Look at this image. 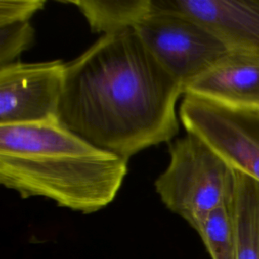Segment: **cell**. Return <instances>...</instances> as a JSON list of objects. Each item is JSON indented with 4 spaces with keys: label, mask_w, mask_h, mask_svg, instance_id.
<instances>
[{
    "label": "cell",
    "mask_w": 259,
    "mask_h": 259,
    "mask_svg": "<svg viewBox=\"0 0 259 259\" xmlns=\"http://www.w3.org/2000/svg\"><path fill=\"white\" fill-rule=\"evenodd\" d=\"M45 4V0H0V26L29 22Z\"/></svg>",
    "instance_id": "cell-13"
},
{
    "label": "cell",
    "mask_w": 259,
    "mask_h": 259,
    "mask_svg": "<svg viewBox=\"0 0 259 259\" xmlns=\"http://www.w3.org/2000/svg\"><path fill=\"white\" fill-rule=\"evenodd\" d=\"M179 118L234 170L259 181V108L237 107L184 94Z\"/></svg>",
    "instance_id": "cell-5"
},
{
    "label": "cell",
    "mask_w": 259,
    "mask_h": 259,
    "mask_svg": "<svg viewBox=\"0 0 259 259\" xmlns=\"http://www.w3.org/2000/svg\"><path fill=\"white\" fill-rule=\"evenodd\" d=\"M196 232L211 259H237L231 201L210 211Z\"/></svg>",
    "instance_id": "cell-11"
},
{
    "label": "cell",
    "mask_w": 259,
    "mask_h": 259,
    "mask_svg": "<svg viewBox=\"0 0 259 259\" xmlns=\"http://www.w3.org/2000/svg\"><path fill=\"white\" fill-rule=\"evenodd\" d=\"M184 95L135 30L101 35L66 63L59 119L96 147L128 161L179 133Z\"/></svg>",
    "instance_id": "cell-1"
},
{
    "label": "cell",
    "mask_w": 259,
    "mask_h": 259,
    "mask_svg": "<svg viewBox=\"0 0 259 259\" xmlns=\"http://www.w3.org/2000/svg\"><path fill=\"white\" fill-rule=\"evenodd\" d=\"M65 69L61 60L0 67V125L59 119Z\"/></svg>",
    "instance_id": "cell-6"
},
{
    "label": "cell",
    "mask_w": 259,
    "mask_h": 259,
    "mask_svg": "<svg viewBox=\"0 0 259 259\" xmlns=\"http://www.w3.org/2000/svg\"><path fill=\"white\" fill-rule=\"evenodd\" d=\"M183 89L232 52L191 17L157 5L134 29Z\"/></svg>",
    "instance_id": "cell-4"
},
{
    "label": "cell",
    "mask_w": 259,
    "mask_h": 259,
    "mask_svg": "<svg viewBox=\"0 0 259 259\" xmlns=\"http://www.w3.org/2000/svg\"><path fill=\"white\" fill-rule=\"evenodd\" d=\"M168 146L169 163L155 180V190L170 211L196 231L210 211L233 198L235 170L191 133Z\"/></svg>",
    "instance_id": "cell-3"
},
{
    "label": "cell",
    "mask_w": 259,
    "mask_h": 259,
    "mask_svg": "<svg viewBox=\"0 0 259 259\" xmlns=\"http://www.w3.org/2000/svg\"><path fill=\"white\" fill-rule=\"evenodd\" d=\"M34 40V29L30 22L12 23L0 26V67L14 63L15 60Z\"/></svg>",
    "instance_id": "cell-12"
},
{
    "label": "cell",
    "mask_w": 259,
    "mask_h": 259,
    "mask_svg": "<svg viewBox=\"0 0 259 259\" xmlns=\"http://www.w3.org/2000/svg\"><path fill=\"white\" fill-rule=\"evenodd\" d=\"M127 160L94 146L60 119L0 125V183L85 214L116 197Z\"/></svg>",
    "instance_id": "cell-2"
},
{
    "label": "cell",
    "mask_w": 259,
    "mask_h": 259,
    "mask_svg": "<svg viewBox=\"0 0 259 259\" xmlns=\"http://www.w3.org/2000/svg\"><path fill=\"white\" fill-rule=\"evenodd\" d=\"M198 21L232 53L259 59V1L154 0Z\"/></svg>",
    "instance_id": "cell-7"
},
{
    "label": "cell",
    "mask_w": 259,
    "mask_h": 259,
    "mask_svg": "<svg viewBox=\"0 0 259 259\" xmlns=\"http://www.w3.org/2000/svg\"><path fill=\"white\" fill-rule=\"evenodd\" d=\"M184 94L230 106L259 108V59L231 53L191 82Z\"/></svg>",
    "instance_id": "cell-8"
},
{
    "label": "cell",
    "mask_w": 259,
    "mask_h": 259,
    "mask_svg": "<svg viewBox=\"0 0 259 259\" xmlns=\"http://www.w3.org/2000/svg\"><path fill=\"white\" fill-rule=\"evenodd\" d=\"M92 32L102 35L134 30L151 12L152 0H72Z\"/></svg>",
    "instance_id": "cell-10"
},
{
    "label": "cell",
    "mask_w": 259,
    "mask_h": 259,
    "mask_svg": "<svg viewBox=\"0 0 259 259\" xmlns=\"http://www.w3.org/2000/svg\"><path fill=\"white\" fill-rule=\"evenodd\" d=\"M231 200L237 259H259V181L236 171Z\"/></svg>",
    "instance_id": "cell-9"
}]
</instances>
